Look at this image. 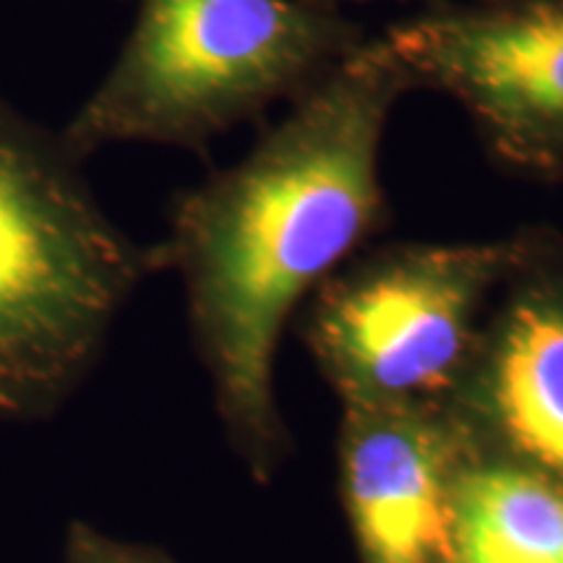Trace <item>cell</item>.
<instances>
[{
	"label": "cell",
	"mask_w": 563,
	"mask_h": 563,
	"mask_svg": "<svg viewBox=\"0 0 563 563\" xmlns=\"http://www.w3.org/2000/svg\"><path fill=\"white\" fill-rule=\"evenodd\" d=\"M410 91L384 40H365L241 159L170 207L162 272L178 274L224 439L256 483H272L292 454L274 386L282 336L391 222L384 133Z\"/></svg>",
	"instance_id": "obj_1"
},
{
	"label": "cell",
	"mask_w": 563,
	"mask_h": 563,
	"mask_svg": "<svg viewBox=\"0 0 563 563\" xmlns=\"http://www.w3.org/2000/svg\"><path fill=\"white\" fill-rule=\"evenodd\" d=\"M157 272V243L110 220L60 131L0 95V426L58 415Z\"/></svg>",
	"instance_id": "obj_2"
},
{
	"label": "cell",
	"mask_w": 563,
	"mask_h": 563,
	"mask_svg": "<svg viewBox=\"0 0 563 563\" xmlns=\"http://www.w3.org/2000/svg\"><path fill=\"white\" fill-rule=\"evenodd\" d=\"M363 42L361 24L308 0H139L121 53L60 136L84 162L118 144L203 152L311 95Z\"/></svg>",
	"instance_id": "obj_3"
},
{
	"label": "cell",
	"mask_w": 563,
	"mask_h": 563,
	"mask_svg": "<svg viewBox=\"0 0 563 563\" xmlns=\"http://www.w3.org/2000/svg\"><path fill=\"white\" fill-rule=\"evenodd\" d=\"M530 232L365 245L344 262L295 316L340 407L452 402Z\"/></svg>",
	"instance_id": "obj_4"
},
{
	"label": "cell",
	"mask_w": 563,
	"mask_h": 563,
	"mask_svg": "<svg viewBox=\"0 0 563 563\" xmlns=\"http://www.w3.org/2000/svg\"><path fill=\"white\" fill-rule=\"evenodd\" d=\"M382 40L412 91L460 104L496 170L563 183V0H433Z\"/></svg>",
	"instance_id": "obj_5"
},
{
	"label": "cell",
	"mask_w": 563,
	"mask_h": 563,
	"mask_svg": "<svg viewBox=\"0 0 563 563\" xmlns=\"http://www.w3.org/2000/svg\"><path fill=\"white\" fill-rule=\"evenodd\" d=\"M475 446L563 488V235L532 224L446 405Z\"/></svg>",
	"instance_id": "obj_6"
},
{
	"label": "cell",
	"mask_w": 563,
	"mask_h": 563,
	"mask_svg": "<svg viewBox=\"0 0 563 563\" xmlns=\"http://www.w3.org/2000/svg\"><path fill=\"white\" fill-rule=\"evenodd\" d=\"M336 464L361 563H452L460 433L446 407H342Z\"/></svg>",
	"instance_id": "obj_7"
},
{
	"label": "cell",
	"mask_w": 563,
	"mask_h": 563,
	"mask_svg": "<svg viewBox=\"0 0 563 563\" xmlns=\"http://www.w3.org/2000/svg\"><path fill=\"white\" fill-rule=\"evenodd\" d=\"M452 563H563L561 485L460 433Z\"/></svg>",
	"instance_id": "obj_8"
},
{
	"label": "cell",
	"mask_w": 563,
	"mask_h": 563,
	"mask_svg": "<svg viewBox=\"0 0 563 563\" xmlns=\"http://www.w3.org/2000/svg\"><path fill=\"white\" fill-rule=\"evenodd\" d=\"M60 563H178L157 545L133 543L74 519L63 538Z\"/></svg>",
	"instance_id": "obj_9"
},
{
	"label": "cell",
	"mask_w": 563,
	"mask_h": 563,
	"mask_svg": "<svg viewBox=\"0 0 563 563\" xmlns=\"http://www.w3.org/2000/svg\"><path fill=\"white\" fill-rule=\"evenodd\" d=\"M308 3H319V5H332V9H340L342 3H373V0H308ZM426 3H433V0H426Z\"/></svg>",
	"instance_id": "obj_10"
}]
</instances>
